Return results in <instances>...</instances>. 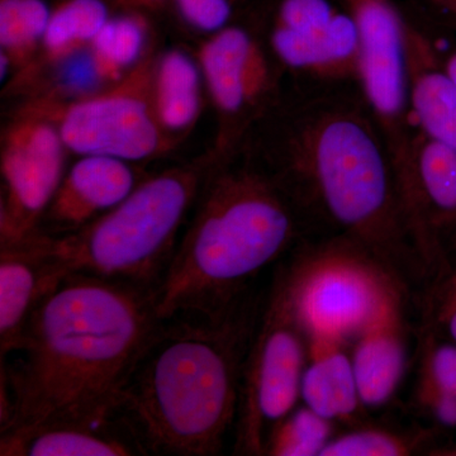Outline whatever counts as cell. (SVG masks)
Here are the masks:
<instances>
[{"label":"cell","mask_w":456,"mask_h":456,"mask_svg":"<svg viewBox=\"0 0 456 456\" xmlns=\"http://www.w3.org/2000/svg\"><path fill=\"white\" fill-rule=\"evenodd\" d=\"M161 323L152 288L69 275L33 314L16 362H2L0 434L118 413Z\"/></svg>","instance_id":"cell-1"},{"label":"cell","mask_w":456,"mask_h":456,"mask_svg":"<svg viewBox=\"0 0 456 456\" xmlns=\"http://www.w3.org/2000/svg\"><path fill=\"white\" fill-rule=\"evenodd\" d=\"M257 316L250 297L222 320L163 321L119 407L145 455L221 454L239 413Z\"/></svg>","instance_id":"cell-2"},{"label":"cell","mask_w":456,"mask_h":456,"mask_svg":"<svg viewBox=\"0 0 456 456\" xmlns=\"http://www.w3.org/2000/svg\"><path fill=\"white\" fill-rule=\"evenodd\" d=\"M287 198L281 184L254 171L212 174L156 287L159 318L218 321L248 301L254 279L296 241Z\"/></svg>","instance_id":"cell-3"},{"label":"cell","mask_w":456,"mask_h":456,"mask_svg":"<svg viewBox=\"0 0 456 456\" xmlns=\"http://www.w3.org/2000/svg\"><path fill=\"white\" fill-rule=\"evenodd\" d=\"M305 167L340 237L412 289L419 261L415 230L367 126L351 116L327 117L308 137Z\"/></svg>","instance_id":"cell-4"},{"label":"cell","mask_w":456,"mask_h":456,"mask_svg":"<svg viewBox=\"0 0 456 456\" xmlns=\"http://www.w3.org/2000/svg\"><path fill=\"white\" fill-rule=\"evenodd\" d=\"M211 176L200 164L156 174L82 230L53 237V251L70 274L156 289L175 254L180 228Z\"/></svg>","instance_id":"cell-5"},{"label":"cell","mask_w":456,"mask_h":456,"mask_svg":"<svg viewBox=\"0 0 456 456\" xmlns=\"http://www.w3.org/2000/svg\"><path fill=\"white\" fill-rule=\"evenodd\" d=\"M307 335L297 314L287 261L275 270L245 360L236 421V454L264 455L272 428L301 395Z\"/></svg>","instance_id":"cell-6"},{"label":"cell","mask_w":456,"mask_h":456,"mask_svg":"<svg viewBox=\"0 0 456 456\" xmlns=\"http://www.w3.org/2000/svg\"><path fill=\"white\" fill-rule=\"evenodd\" d=\"M287 261L297 314L307 336L342 342L360 336L393 296L410 292L382 264L342 237Z\"/></svg>","instance_id":"cell-7"},{"label":"cell","mask_w":456,"mask_h":456,"mask_svg":"<svg viewBox=\"0 0 456 456\" xmlns=\"http://www.w3.org/2000/svg\"><path fill=\"white\" fill-rule=\"evenodd\" d=\"M152 74L147 60L116 88L66 108L57 125L66 149L127 163L158 154L161 127L152 107Z\"/></svg>","instance_id":"cell-8"},{"label":"cell","mask_w":456,"mask_h":456,"mask_svg":"<svg viewBox=\"0 0 456 456\" xmlns=\"http://www.w3.org/2000/svg\"><path fill=\"white\" fill-rule=\"evenodd\" d=\"M66 150L59 127L40 117L20 119L5 132L0 242L37 233L42 216L64 179Z\"/></svg>","instance_id":"cell-9"},{"label":"cell","mask_w":456,"mask_h":456,"mask_svg":"<svg viewBox=\"0 0 456 456\" xmlns=\"http://www.w3.org/2000/svg\"><path fill=\"white\" fill-rule=\"evenodd\" d=\"M359 33V71L375 113L395 128L406 107V32L391 0H345Z\"/></svg>","instance_id":"cell-10"},{"label":"cell","mask_w":456,"mask_h":456,"mask_svg":"<svg viewBox=\"0 0 456 456\" xmlns=\"http://www.w3.org/2000/svg\"><path fill=\"white\" fill-rule=\"evenodd\" d=\"M70 275L56 256L53 237L35 233L0 242V356L14 353L42 302Z\"/></svg>","instance_id":"cell-11"},{"label":"cell","mask_w":456,"mask_h":456,"mask_svg":"<svg viewBox=\"0 0 456 456\" xmlns=\"http://www.w3.org/2000/svg\"><path fill=\"white\" fill-rule=\"evenodd\" d=\"M137 184L127 161L110 156H82L65 173L37 232L51 237L77 232L118 206Z\"/></svg>","instance_id":"cell-12"},{"label":"cell","mask_w":456,"mask_h":456,"mask_svg":"<svg viewBox=\"0 0 456 456\" xmlns=\"http://www.w3.org/2000/svg\"><path fill=\"white\" fill-rule=\"evenodd\" d=\"M2 456L145 455L121 412L59 419L0 434Z\"/></svg>","instance_id":"cell-13"},{"label":"cell","mask_w":456,"mask_h":456,"mask_svg":"<svg viewBox=\"0 0 456 456\" xmlns=\"http://www.w3.org/2000/svg\"><path fill=\"white\" fill-rule=\"evenodd\" d=\"M200 68L213 102L233 114L255 101L269 82L265 55L244 31L224 27L200 50Z\"/></svg>","instance_id":"cell-14"},{"label":"cell","mask_w":456,"mask_h":456,"mask_svg":"<svg viewBox=\"0 0 456 456\" xmlns=\"http://www.w3.org/2000/svg\"><path fill=\"white\" fill-rule=\"evenodd\" d=\"M406 296V293L393 296L356 342L351 362L360 402L364 406L387 403L403 377L407 359L402 310Z\"/></svg>","instance_id":"cell-15"},{"label":"cell","mask_w":456,"mask_h":456,"mask_svg":"<svg viewBox=\"0 0 456 456\" xmlns=\"http://www.w3.org/2000/svg\"><path fill=\"white\" fill-rule=\"evenodd\" d=\"M272 45L281 61L312 73H358L359 33L349 13H338L314 35H301L275 26Z\"/></svg>","instance_id":"cell-16"},{"label":"cell","mask_w":456,"mask_h":456,"mask_svg":"<svg viewBox=\"0 0 456 456\" xmlns=\"http://www.w3.org/2000/svg\"><path fill=\"white\" fill-rule=\"evenodd\" d=\"M311 362L302 375L301 397L305 406L323 419H345L358 410V383L342 341L308 335Z\"/></svg>","instance_id":"cell-17"},{"label":"cell","mask_w":456,"mask_h":456,"mask_svg":"<svg viewBox=\"0 0 456 456\" xmlns=\"http://www.w3.org/2000/svg\"><path fill=\"white\" fill-rule=\"evenodd\" d=\"M200 64L180 50H171L154 69L151 84L152 107L164 130H188L200 110Z\"/></svg>","instance_id":"cell-18"},{"label":"cell","mask_w":456,"mask_h":456,"mask_svg":"<svg viewBox=\"0 0 456 456\" xmlns=\"http://www.w3.org/2000/svg\"><path fill=\"white\" fill-rule=\"evenodd\" d=\"M110 20L103 0H66L51 13L45 32V53L50 60L66 59L92 44Z\"/></svg>","instance_id":"cell-19"},{"label":"cell","mask_w":456,"mask_h":456,"mask_svg":"<svg viewBox=\"0 0 456 456\" xmlns=\"http://www.w3.org/2000/svg\"><path fill=\"white\" fill-rule=\"evenodd\" d=\"M146 23L137 16L110 18L90 44L92 64L97 77L118 82L136 64L145 47Z\"/></svg>","instance_id":"cell-20"},{"label":"cell","mask_w":456,"mask_h":456,"mask_svg":"<svg viewBox=\"0 0 456 456\" xmlns=\"http://www.w3.org/2000/svg\"><path fill=\"white\" fill-rule=\"evenodd\" d=\"M412 106L431 140L456 150V86L449 75H421L413 86Z\"/></svg>","instance_id":"cell-21"},{"label":"cell","mask_w":456,"mask_h":456,"mask_svg":"<svg viewBox=\"0 0 456 456\" xmlns=\"http://www.w3.org/2000/svg\"><path fill=\"white\" fill-rule=\"evenodd\" d=\"M50 12L44 0H0V44L12 62H25L44 40Z\"/></svg>","instance_id":"cell-22"},{"label":"cell","mask_w":456,"mask_h":456,"mask_svg":"<svg viewBox=\"0 0 456 456\" xmlns=\"http://www.w3.org/2000/svg\"><path fill=\"white\" fill-rule=\"evenodd\" d=\"M331 441V421L307 406L292 411L270 431L264 455H321Z\"/></svg>","instance_id":"cell-23"},{"label":"cell","mask_w":456,"mask_h":456,"mask_svg":"<svg viewBox=\"0 0 456 456\" xmlns=\"http://www.w3.org/2000/svg\"><path fill=\"white\" fill-rule=\"evenodd\" d=\"M419 176L432 203L456 209V150L431 140L419 155Z\"/></svg>","instance_id":"cell-24"},{"label":"cell","mask_w":456,"mask_h":456,"mask_svg":"<svg viewBox=\"0 0 456 456\" xmlns=\"http://www.w3.org/2000/svg\"><path fill=\"white\" fill-rule=\"evenodd\" d=\"M407 452L404 441L395 435L364 430L330 441L320 456H397Z\"/></svg>","instance_id":"cell-25"},{"label":"cell","mask_w":456,"mask_h":456,"mask_svg":"<svg viewBox=\"0 0 456 456\" xmlns=\"http://www.w3.org/2000/svg\"><path fill=\"white\" fill-rule=\"evenodd\" d=\"M336 13L329 0H284L277 26L301 35H314L322 31Z\"/></svg>","instance_id":"cell-26"},{"label":"cell","mask_w":456,"mask_h":456,"mask_svg":"<svg viewBox=\"0 0 456 456\" xmlns=\"http://www.w3.org/2000/svg\"><path fill=\"white\" fill-rule=\"evenodd\" d=\"M176 3L189 25L200 31H221L230 20V0H176Z\"/></svg>","instance_id":"cell-27"},{"label":"cell","mask_w":456,"mask_h":456,"mask_svg":"<svg viewBox=\"0 0 456 456\" xmlns=\"http://www.w3.org/2000/svg\"><path fill=\"white\" fill-rule=\"evenodd\" d=\"M431 375L436 395L456 401V347L443 346L435 351Z\"/></svg>","instance_id":"cell-28"},{"label":"cell","mask_w":456,"mask_h":456,"mask_svg":"<svg viewBox=\"0 0 456 456\" xmlns=\"http://www.w3.org/2000/svg\"><path fill=\"white\" fill-rule=\"evenodd\" d=\"M446 74L449 75L450 79H452L456 86V55L452 56V59L449 60L448 71H446Z\"/></svg>","instance_id":"cell-29"},{"label":"cell","mask_w":456,"mask_h":456,"mask_svg":"<svg viewBox=\"0 0 456 456\" xmlns=\"http://www.w3.org/2000/svg\"><path fill=\"white\" fill-rule=\"evenodd\" d=\"M449 331L450 335L452 336V338L456 341V307L452 310V314H450L449 318Z\"/></svg>","instance_id":"cell-30"},{"label":"cell","mask_w":456,"mask_h":456,"mask_svg":"<svg viewBox=\"0 0 456 456\" xmlns=\"http://www.w3.org/2000/svg\"><path fill=\"white\" fill-rule=\"evenodd\" d=\"M444 4L449 5V7L456 9V0H440Z\"/></svg>","instance_id":"cell-31"}]
</instances>
